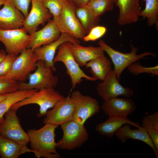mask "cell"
I'll return each mask as SVG.
<instances>
[{"mask_svg": "<svg viewBox=\"0 0 158 158\" xmlns=\"http://www.w3.org/2000/svg\"><path fill=\"white\" fill-rule=\"evenodd\" d=\"M58 126L46 123L41 128L28 130L30 146L35 157L45 158L60 157L56 150L55 131Z\"/></svg>", "mask_w": 158, "mask_h": 158, "instance_id": "obj_1", "label": "cell"}, {"mask_svg": "<svg viewBox=\"0 0 158 158\" xmlns=\"http://www.w3.org/2000/svg\"><path fill=\"white\" fill-rule=\"evenodd\" d=\"M64 96L54 88H48L38 90L30 96L13 105L10 108L18 110L23 106L36 104L40 107L38 117L45 116L48 110L64 98Z\"/></svg>", "mask_w": 158, "mask_h": 158, "instance_id": "obj_2", "label": "cell"}, {"mask_svg": "<svg viewBox=\"0 0 158 158\" xmlns=\"http://www.w3.org/2000/svg\"><path fill=\"white\" fill-rule=\"evenodd\" d=\"M76 6L66 0L58 19L55 21L61 33L67 34L77 39H82L87 34L76 16Z\"/></svg>", "mask_w": 158, "mask_h": 158, "instance_id": "obj_3", "label": "cell"}, {"mask_svg": "<svg viewBox=\"0 0 158 158\" xmlns=\"http://www.w3.org/2000/svg\"><path fill=\"white\" fill-rule=\"evenodd\" d=\"M68 42H64L59 45L54 61V63L61 62L64 65L66 69V73L71 79L72 90L75 89L77 85L81 83L83 78L92 81L97 80L86 75L80 68L72 53Z\"/></svg>", "mask_w": 158, "mask_h": 158, "instance_id": "obj_4", "label": "cell"}, {"mask_svg": "<svg viewBox=\"0 0 158 158\" xmlns=\"http://www.w3.org/2000/svg\"><path fill=\"white\" fill-rule=\"evenodd\" d=\"M53 72L51 68L45 65L43 61L38 60L35 71L28 75V81L19 83L18 90H40L45 88H54L58 84L59 79L53 74Z\"/></svg>", "mask_w": 158, "mask_h": 158, "instance_id": "obj_5", "label": "cell"}, {"mask_svg": "<svg viewBox=\"0 0 158 158\" xmlns=\"http://www.w3.org/2000/svg\"><path fill=\"white\" fill-rule=\"evenodd\" d=\"M61 126L63 135L56 142V148L73 150L80 147L88 139V134L84 125L72 120Z\"/></svg>", "mask_w": 158, "mask_h": 158, "instance_id": "obj_6", "label": "cell"}, {"mask_svg": "<svg viewBox=\"0 0 158 158\" xmlns=\"http://www.w3.org/2000/svg\"><path fill=\"white\" fill-rule=\"evenodd\" d=\"M98 44L111 60L114 65V70L116 74L117 79L118 81H120L121 75L123 71L131 64L140 59H145V56H155V55L150 51L137 54L138 49L133 45L130 46L131 52L124 53L114 49L102 40H100L98 42Z\"/></svg>", "mask_w": 158, "mask_h": 158, "instance_id": "obj_7", "label": "cell"}, {"mask_svg": "<svg viewBox=\"0 0 158 158\" xmlns=\"http://www.w3.org/2000/svg\"><path fill=\"white\" fill-rule=\"evenodd\" d=\"M70 96L74 106L73 120L84 125L88 118L99 112L100 107L95 98L78 90L73 91Z\"/></svg>", "mask_w": 158, "mask_h": 158, "instance_id": "obj_8", "label": "cell"}, {"mask_svg": "<svg viewBox=\"0 0 158 158\" xmlns=\"http://www.w3.org/2000/svg\"><path fill=\"white\" fill-rule=\"evenodd\" d=\"M30 41V35L23 27L13 30H0V42L4 44L8 54L18 56L28 48Z\"/></svg>", "mask_w": 158, "mask_h": 158, "instance_id": "obj_9", "label": "cell"}, {"mask_svg": "<svg viewBox=\"0 0 158 158\" xmlns=\"http://www.w3.org/2000/svg\"><path fill=\"white\" fill-rule=\"evenodd\" d=\"M17 110L10 108L5 113L0 126V135L18 144L26 146L29 142L28 136L20 125L16 115Z\"/></svg>", "mask_w": 158, "mask_h": 158, "instance_id": "obj_10", "label": "cell"}, {"mask_svg": "<svg viewBox=\"0 0 158 158\" xmlns=\"http://www.w3.org/2000/svg\"><path fill=\"white\" fill-rule=\"evenodd\" d=\"M38 60L33 51L27 48L17 56L10 71L5 75L18 82H24L37 68Z\"/></svg>", "mask_w": 158, "mask_h": 158, "instance_id": "obj_11", "label": "cell"}, {"mask_svg": "<svg viewBox=\"0 0 158 158\" xmlns=\"http://www.w3.org/2000/svg\"><path fill=\"white\" fill-rule=\"evenodd\" d=\"M96 90L98 95L103 101L122 95L126 98L132 96L133 92L128 87H124L117 79L116 72L112 69L102 82L98 83Z\"/></svg>", "mask_w": 158, "mask_h": 158, "instance_id": "obj_12", "label": "cell"}, {"mask_svg": "<svg viewBox=\"0 0 158 158\" xmlns=\"http://www.w3.org/2000/svg\"><path fill=\"white\" fill-rule=\"evenodd\" d=\"M74 110L70 95L57 102L52 109L48 111L43 120L45 124L58 126L73 120Z\"/></svg>", "mask_w": 158, "mask_h": 158, "instance_id": "obj_13", "label": "cell"}, {"mask_svg": "<svg viewBox=\"0 0 158 158\" xmlns=\"http://www.w3.org/2000/svg\"><path fill=\"white\" fill-rule=\"evenodd\" d=\"M68 42L73 44H80V41L69 35L61 33L59 37L56 40L48 44L35 49L33 51L38 60L43 61L45 65L55 72L56 68L54 61L56 51L62 43Z\"/></svg>", "mask_w": 158, "mask_h": 158, "instance_id": "obj_14", "label": "cell"}, {"mask_svg": "<svg viewBox=\"0 0 158 158\" xmlns=\"http://www.w3.org/2000/svg\"><path fill=\"white\" fill-rule=\"evenodd\" d=\"M31 10L25 18L23 27L30 35L37 31L38 26L50 20L52 16L41 0H32Z\"/></svg>", "mask_w": 158, "mask_h": 158, "instance_id": "obj_15", "label": "cell"}, {"mask_svg": "<svg viewBox=\"0 0 158 158\" xmlns=\"http://www.w3.org/2000/svg\"><path fill=\"white\" fill-rule=\"evenodd\" d=\"M101 108L108 117L126 118L136 109L133 101L128 98L116 97L103 101Z\"/></svg>", "mask_w": 158, "mask_h": 158, "instance_id": "obj_16", "label": "cell"}, {"mask_svg": "<svg viewBox=\"0 0 158 158\" xmlns=\"http://www.w3.org/2000/svg\"><path fill=\"white\" fill-rule=\"evenodd\" d=\"M61 33L53 19L40 30L30 35V41L28 48L33 51L35 49L57 40Z\"/></svg>", "mask_w": 158, "mask_h": 158, "instance_id": "obj_17", "label": "cell"}, {"mask_svg": "<svg viewBox=\"0 0 158 158\" xmlns=\"http://www.w3.org/2000/svg\"><path fill=\"white\" fill-rule=\"evenodd\" d=\"M0 10V30L19 29L23 26L25 17L8 0Z\"/></svg>", "mask_w": 158, "mask_h": 158, "instance_id": "obj_18", "label": "cell"}, {"mask_svg": "<svg viewBox=\"0 0 158 158\" xmlns=\"http://www.w3.org/2000/svg\"><path fill=\"white\" fill-rule=\"evenodd\" d=\"M139 0H117L116 5L119 10L117 20L121 25H129L137 22L140 16Z\"/></svg>", "mask_w": 158, "mask_h": 158, "instance_id": "obj_19", "label": "cell"}, {"mask_svg": "<svg viewBox=\"0 0 158 158\" xmlns=\"http://www.w3.org/2000/svg\"><path fill=\"white\" fill-rule=\"evenodd\" d=\"M131 126L129 124L123 125L116 131L115 135L122 143L125 142L129 139L144 142L151 148L158 158V150L145 129L141 126L137 129H132Z\"/></svg>", "mask_w": 158, "mask_h": 158, "instance_id": "obj_20", "label": "cell"}, {"mask_svg": "<svg viewBox=\"0 0 158 158\" xmlns=\"http://www.w3.org/2000/svg\"><path fill=\"white\" fill-rule=\"evenodd\" d=\"M68 45L75 60L80 66H85L90 61L104 55V50L100 46L84 47L80 44L70 42Z\"/></svg>", "mask_w": 158, "mask_h": 158, "instance_id": "obj_21", "label": "cell"}, {"mask_svg": "<svg viewBox=\"0 0 158 158\" xmlns=\"http://www.w3.org/2000/svg\"><path fill=\"white\" fill-rule=\"evenodd\" d=\"M129 124L137 128L140 126L138 123L129 120L127 118L109 117L105 121L97 124L96 130L101 135L108 138L113 137L116 131L123 125Z\"/></svg>", "mask_w": 158, "mask_h": 158, "instance_id": "obj_22", "label": "cell"}, {"mask_svg": "<svg viewBox=\"0 0 158 158\" xmlns=\"http://www.w3.org/2000/svg\"><path fill=\"white\" fill-rule=\"evenodd\" d=\"M85 67L90 68L92 77L102 81L112 70L111 61L104 55L88 62Z\"/></svg>", "mask_w": 158, "mask_h": 158, "instance_id": "obj_23", "label": "cell"}, {"mask_svg": "<svg viewBox=\"0 0 158 158\" xmlns=\"http://www.w3.org/2000/svg\"><path fill=\"white\" fill-rule=\"evenodd\" d=\"M32 152L26 146L18 144L0 135V156L2 158H18L26 152Z\"/></svg>", "mask_w": 158, "mask_h": 158, "instance_id": "obj_24", "label": "cell"}, {"mask_svg": "<svg viewBox=\"0 0 158 158\" xmlns=\"http://www.w3.org/2000/svg\"><path fill=\"white\" fill-rule=\"evenodd\" d=\"M36 89L18 90L9 93L7 97L0 102V126L3 123L5 114L14 104L33 94Z\"/></svg>", "mask_w": 158, "mask_h": 158, "instance_id": "obj_25", "label": "cell"}, {"mask_svg": "<svg viewBox=\"0 0 158 158\" xmlns=\"http://www.w3.org/2000/svg\"><path fill=\"white\" fill-rule=\"evenodd\" d=\"M75 13L87 33L97 25L99 20L100 17L95 16L86 5L76 6Z\"/></svg>", "mask_w": 158, "mask_h": 158, "instance_id": "obj_26", "label": "cell"}, {"mask_svg": "<svg viewBox=\"0 0 158 158\" xmlns=\"http://www.w3.org/2000/svg\"><path fill=\"white\" fill-rule=\"evenodd\" d=\"M142 127L145 128L158 150V112L144 116Z\"/></svg>", "mask_w": 158, "mask_h": 158, "instance_id": "obj_27", "label": "cell"}, {"mask_svg": "<svg viewBox=\"0 0 158 158\" xmlns=\"http://www.w3.org/2000/svg\"><path fill=\"white\" fill-rule=\"evenodd\" d=\"M145 2V8L141 11L140 16L147 19L148 26L157 24L158 19V0H143Z\"/></svg>", "mask_w": 158, "mask_h": 158, "instance_id": "obj_28", "label": "cell"}, {"mask_svg": "<svg viewBox=\"0 0 158 158\" xmlns=\"http://www.w3.org/2000/svg\"><path fill=\"white\" fill-rule=\"evenodd\" d=\"M114 4L112 0H92L86 5L95 16L100 17L106 12L111 11Z\"/></svg>", "mask_w": 158, "mask_h": 158, "instance_id": "obj_29", "label": "cell"}, {"mask_svg": "<svg viewBox=\"0 0 158 158\" xmlns=\"http://www.w3.org/2000/svg\"><path fill=\"white\" fill-rule=\"evenodd\" d=\"M66 0H41L44 6L49 11L53 19L56 21L58 19Z\"/></svg>", "mask_w": 158, "mask_h": 158, "instance_id": "obj_30", "label": "cell"}, {"mask_svg": "<svg viewBox=\"0 0 158 158\" xmlns=\"http://www.w3.org/2000/svg\"><path fill=\"white\" fill-rule=\"evenodd\" d=\"M19 83L6 76H0V94L11 93L18 90Z\"/></svg>", "mask_w": 158, "mask_h": 158, "instance_id": "obj_31", "label": "cell"}, {"mask_svg": "<svg viewBox=\"0 0 158 158\" xmlns=\"http://www.w3.org/2000/svg\"><path fill=\"white\" fill-rule=\"evenodd\" d=\"M127 68L131 73L135 75L142 73H150L154 75H158V65L152 67H146L142 66L138 63H133Z\"/></svg>", "mask_w": 158, "mask_h": 158, "instance_id": "obj_32", "label": "cell"}, {"mask_svg": "<svg viewBox=\"0 0 158 158\" xmlns=\"http://www.w3.org/2000/svg\"><path fill=\"white\" fill-rule=\"evenodd\" d=\"M106 31L105 27L96 25L92 28L88 34L82 39L86 42L95 41L102 37Z\"/></svg>", "mask_w": 158, "mask_h": 158, "instance_id": "obj_33", "label": "cell"}, {"mask_svg": "<svg viewBox=\"0 0 158 158\" xmlns=\"http://www.w3.org/2000/svg\"><path fill=\"white\" fill-rule=\"evenodd\" d=\"M17 56L7 54L5 59L0 63V76H5L10 71Z\"/></svg>", "mask_w": 158, "mask_h": 158, "instance_id": "obj_34", "label": "cell"}, {"mask_svg": "<svg viewBox=\"0 0 158 158\" xmlns=\"http://www.w3.org/2000/svg\"><path fill=\"white\" fill-rule=\"evenodd\" d=\"M24 15L25 18L28 16L30 4L32 0H8Z\"/></svg>", "mask_w": 158, "mask_h": 158, "instance_id": "obj_35", "label": "cell"}, {"mask_svg": "<svg viewBox=\"0 0 158 158\" xmlns=\"http://www.w3.org/2000/svg\"><path fill=\"white\" fill-rule=\"evenodd\" d=\"M76 6H80L86 5L90 0H69Z\"/></svg>", "mask_w": 158, "mask_h": 158, "instance_id": "obj_36", "label": "cell"}, {"mask_svg": "<svg viewBox=\"0 0 158 158\" xmlns=\"http://www.w3.org/2000/svg\"><path fill=\"white\" fill-rule=\"evenodd\" d=\"M7 55V54L4 50H0V63L5 59Z\"/></svg>", "mask_w": 158, "mask_h": 158, "instance_id": "obj_37", "label": "cell"}, {"mask_svg": "<svg viewBox=\"0 0 158 158\" xmlns=\"http://www.w3.org/2000/svg\"><path fill=\"white\" fill-rule=\"evenodd\" d=\"M8 94H0V102L7 97Z\"/></svg>", "mask_w": 158, "mask_h": 158, "instance_id": "obj_38", "label": "cell"}, {"mask_svg": "<svg viewBox=\"0 0 158 158\" xmlns=\"http://www.w3.org/2000/svg\"><path fill=\"white\" fill-rule=\"evenodd\" d=\"M6 1V0H0V6L2 5H3L4 4Z\"/></svg>", "mask_w": 158, "mask_h": 158, "instance_id": "obj_39", "label": "cell"}, {"mask_svg": "<svg viewBox=\"0 0 158 158\" xmlns=\"http://www.w3.org/2000/svg\"></svg>", "mask_w": 158, "mask_h": 158, "instance_id": "obj_40", "label": "cell"}, {"mask_svg": "<svg viewBox=\"0 0 158 158\" xmlns=\"http://www.w3.org/2000/svg\"></svg>", "mask_w": 158, "mask_h": 158, "instance_id": "obj_41", "label": "cell"}]
</instances>
